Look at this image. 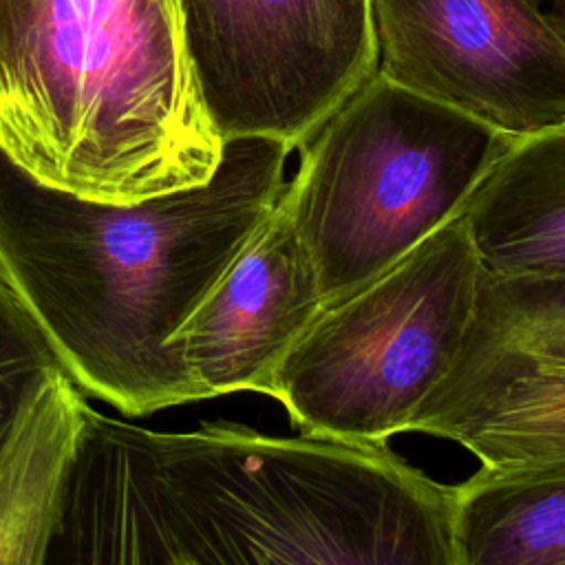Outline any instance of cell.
Returning <instances> with one entry per match:
<instances>
[{"label":"cell","mask_w":565,"mask_h":565,"mask_svg":"<svg viewBox=\"0 0 565 565\" xmlns=\"http://www.w3.org/2000/svg\"><path fill=\"white\" fill-rule=\"evenodd\" d=\"M289 154L234 137L207 181L110 203L42 183L0 148V269L79 388L128 417L199 402L170 338L276 207Z\"/></svg>","instance_id":"1"},{"label":"cell","mask_w":565,"mask_h":565,"mask_svg":"<svg viewBox=\"0 0 565 565\" xmlns=\"http://www.w3.org/2000/svg\"><path fill=\"white\" fill-rule=\"evenodd\" d=\"M223 146L179 0H38L0 57V148L46 185L135 203L207 181Z\"/></svg>","instance_id":"2"},{"label":"cell","mask_w":565,"mask_h":565,"mask_svg":"<svg viewBox=\"0 0 565 565\" xmlns=\"http://www.w3.org/2000/svg\"><path fill=\"white\" fill-rule=\"evenodd\" d=\"M159 510L185 565H459L452 486L386 444L236 422L150 430Z\"/></svg>","instance_id":"3"},{"label":"cell","mask_w":565,"mask_h":565,"mask_svg":"<svg viewBox=\"0 0 565 565\" xmlns=\"http://www.w3.org/2000/svg\"><path fill=\"white\" fill-rule=\"evenodd\" d=\"M512 143L375 71L311 135L282 190L324 305L457 218Z\"/></svg>","instance_id":"4"},{"label":"cell","mask_w":565,"mask_h":565,"mask_svg":"<svg viewBox=\"0 0 565 565\" xmlns=\"http://www.w3.org/2000/svg\"><path fill=\"white\" fill-rule=\"evenodd\" d=\"M486 269L463 216L324 305L280 362L269 397L302 435L386 444L450 371Z\"/></svg>","instance_id":"5"},{"label":"cell","mask_w":565,"mask_h":565,"mask_svg":"<svg viewBox=\"0 0 565 565\" xmlns=\"http://www.w3.org/2000/svg\"><path fill=\"white\" fill-rule=\"evenodd\" d=\"M207 113L223 141L291 150L375 75L369 0H179Z\"/></svg>","instance_id":"6"},{"label":"cell","mask_w":565,"mask_h":565,"mask_svg":"<svg viewBox=\"0 0 565 565\" xmlns=\"http://www.w3.org/2000/svg\"><path fill=\"white\" fill-rule=\"evenodd\" d=\"M375 68L519 141L565 124V33L541 0H369Z\"/></svg>","instance_id":"7"},{"label":"cell","mask_w":565,"mask_h":565,"mask_svg":"<svg viewBox=\"0 0 565 565\" xmlns=\"http://www.w3.org/2000/svg\"><path fill=\"white\" fill-rule=\"evenodd\" d=\"M322 307L318 269L280 194L170 349L199 402L238 391L269 397L280 362Z\"/></svg>","instance_id":"8"},{"label":"cell","mask_w":565,"mask_h":565,"mask_svg":"<svg viewBox=\"0 0 565 565\" xmlns=\"http://www.w3.org/2000/svg\"><path fill=\"white\" fill-rule=\"evenodd\" d=\"M408 433L459 444L486 475L563 463L565 358L470 329Z\"/></svg>","instance_id":"9"},{"label":"cell","mask_w":565,"mask_h":565,"mask_svg":"<svg viewBox=\"0 0 565 565\" xmlns=\"http://www.w3.org/2000/svg\"><path fill=\"white\" fill-rule=\"evenodd\" d=\"M42 565H174L148 428L86 406Z\"/></svg>","instance_id":"10"},{"label":"cell","mask_w":565,"mask_h":565,"mask_svg":"<svg viewBox=\"0 0 565 565\" xmlns=\"http://www.w3.org/2000/svg\"><path fill=\"white\" fill-rule=\"evenodd\" d=\"M492 276H565V124L514 141L461 212Z\"/></svg>","instance_id":"11"},{"label":"cell","mask_w":565,"mask_h":565,"mask_svg":"<svg viewBox=\"0 0 565 565\" xmlns=\"http://www.w3.org/2000/svg\"><path fill=\"white\" fill-rule=\"evenodd\" d=\"M86 406L64 371L31 388L0 461V565H42Z\"/></svg>","instance_id":"12"},{"label":"cell","mask_w":565,"mask_h":565,"mask_svg":"<svg viewBox=\"0 0 565 565\" xmlns=\"http://www.w3.org/2000/svg\"><path fill=\"white\" fill-rule=\"evenodd\" d=\"M459 565H565V461L452 486Z\"/></svg>","instance_id":"13"},{"label":"cell","mask_w":565,"mask_h":565,"mask_svg":"<svg viewBox=\"0 0 565 565\" xmlns=\"http://www.w3.org/2000/svg\"><path fill=\"white\" fill-rule=\"evenodd\" d=\"M470 329L565 358V276L486 271Z\"/></svg>","instance_id":"14"},{"label":"cell","mask_w":565,"mask_h":565,"mask_svg":"<svg viewBox=\"0 0 565 565\" xmlns=\"http://www.w3.org/2000/svg\"><path fill=\"white\" fill-rule=\"evenodd\" d=\"M51 371H64V366L49 335L0 269V461L31 388Z\"/></svg>","instance_id":"15"},{"label":"cell","mask_w":565,"mask_h":565,"mask_svg":"<svg viewBox=\"0 0 565 565\" xmlns=\"http://www.w3.org/2000/svg\"><path fill=\"white\" fill-rule=\"evenodd\" d=\"M38 0H0V57L24 35Z\"/></svg>","instance_id":"16"},{"label":"cell","mask_w":565,"mask_h":565,"mask_svg":"<svg viewBox=\"0 0 565 565\" xmlns=\"http://www.w3.org/2000/svg\"><path fill=\"white\" fill-rule=\"evenodd\" d=\"M545 9L550 18L558 24V29L565 33V0H545Z\"/></svg>","instance_id":"17"},{"label":"cell","mask_w":565,"mask_h":565,"mask_svg":"<svg viewBox=\"0 0 565 565\" xmlns=\"http://www.w3.org/2000/svg\"><path fill=\"white\" fill-rule=\"evenodd\" d=\"M174 565H185V563L179 558V554H177V552H174Z\"/></svg>","instance_id":"18"}]
</instances>
